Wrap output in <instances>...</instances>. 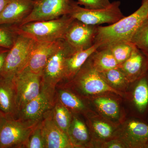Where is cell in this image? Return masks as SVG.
Segmentation results:
<instances>
[{
	"mask_svg": "<svg viewBox=\"0 0 148 148\" xmlns=\"http://www.w3.org/2000/svg\"><path fill=\"white\" fill-rule=\"evenodd\" d=\"M148 13V0H142L140 7L129 16L109 26H98L94 44L98 46V49H103L118 42L130 41L137 29L147 18Z\"/></svg>",
	"mask_w": 148,
	"mask_h": 148,
	"instance_id": "1",
	"label": "cell"
},
{
	"mask_svg": "<svg viewBox=\"0 0 148 148\" xmlns=\"http://www.w3.org/2000/svg\"><path fill=\"white\" fill-rule=\"evenodd\" d=\"M62 85L83 98L106 92L123 95L122 92L113 88L106 82L100 73L92 67L88 59L71 80Z\"/></svg>",
	"mask_w": 148,
	"mask_h": 148,
	"instance_id": "2",
	"label": "cell"
},
{
	"mask_svg": "<svg viewBox=\"0 0 148 148\" xmlns=\"http://www.w3.org/2000/svg\"><path fill=\"white\" fill-rule=\"evenodd\" d=\"M75 19L70 14L47 21H33L13 27L21 33L39 41L64 40L67 30Z\"/></svg>",
	"mask_w": 148,
	"mask_h": 148,
	"instance_id": "3",
	"label": "cell"
},
{
	"mask_svg": "<svg viewBox=\"0 0 148 148\" xmlns=\"http://www.w3.org/2000/svg\"><path fill=\"white\" fill-rule=\"evenodd\" d=\"M36 124L0 113V148H25Z\"/></svg>",
	"mask_w": 148,
	"mask_h": 148,
	"instance_id": "4",
	"label": "cell"
},
{
	"mask_svg": "<svg viewBox=\"0 0 148 148\" xmlns=\"http://www.w3.org/2000/svg\"><path fill=\"white\" fill-rule=\"evenodd\" d=\"M35 42L31 37L17 33L13 46L6 57L1 76L12 78L26 67Z\"/></svg>",
	"mask_w": 148,
	"mask_h": 148,
	"instance_id": "5",
	"label": "cell"
},
{
	"mask_svg": "<svg viewBox=\"0 0 148 148\" xmlns=\"http://www.w3.org/2000/svg\"><path fill=\"white\" fill-rule=\"evenodd\" d=\"M120 5L119 1H115L107 8L92 10L81 7L75 2L70 14L74 19L88 25L111 24L124 17L120 8Z\"/></svg>",
	"mask_w": 148,
	"mask_h": 148,
	"instance_id": "6",
	"label": "cell"
},
{
	"mask_svg": "<svg viewBox=\"0 0 148 148\" xmlns=\"http://www.w3.org/2000/svg\"><path fill=\"white\" fill-rule=\"evenodd\" d=\"M56 101V88L42 83L39 95L18 112L17 119L37 123L52 110Z\"/></svg>",
	"mask_w": 148,
	"mask_h": 148,
	"instance_id": "7",
	"label": "cell"
},
{
	"mask_svg": "<svg viewBox=\"0 0 148 148\" xmlns=\"http://www.w3.org/2000/svg\"><path fill=\"white\" fill-rule=\"evenodd\" d=\"M75 3L72 0H36L30 13L20 24L16 25L33 21L52 20L70 14Z\"/></svg>",
	"mask_w": 148,
	"mask_h": 148,
	"instance_id": "8",
	"label": "cell"
},
{
	"mask_svg": "<svg viewBox=\"0 0 148 148\" xmlns=\"http://www.w3.org/2000/svg\"><path fill=\"white\" fill-rule=\"evenodd\" d=\"M76 51L65 40H62L58 49L49 58L43 70L42 83L53 88L61 83L64 78L66 59Z\"/></svg>",
	"mask_w": 148,
	"mask_h": 148,
	"instance_id": "9",
	"label": "cell"
},
{
	"mask_svg": "<svg viewBox=\"0 0 148 148\" xmlns=\"http://www.w3.org/2000/svg\"><path fill=\"white\" fill-rule=\"evenodd\" d=\"M13 79L18 113L40 92L42 85L41 75L33 73L26 67L16 74Z\"/></svg>",
	"mask_w": 148,
	"mask_h": 148,
	"instance_id": "10",
	"label": "cell"
},
{
	"mask_svg": "<svg viewBox=\"0 0 148 148\" xmlns=\"http://www.w3.org/2000/svg\"><path fill=\"white\" fill-rule=\"evenodd\" d=\"M98 27L75 19L67 30L64 40L76 51L87 49L94 44Z\"/></svg>",
	"mask_w": 148,
	"mask_h": 148,
	"instance_id": "11",
	"label": "cell"
},
{
	"mask_svg": "<svg viewBox=\"0 0 148 148\" xmlns=\"http://www.w3.org/2000/svg\"><path fill=\"white\" fill-rule=\"evenodd\" d=\"M119 138L127 148H148V122L138 118L127 121Z\"/></svg>",
	"mask_w": 148,
	"mask_h": 148,
	"instance_id": "12",
	"label": "cell"
},
{
	"mask_svg": "<svg viewBox=\"0 0 148 148\" xmlns=\"http://www.w3.org/2000/svg\"><path fill=\"white\" fill-rule=\"evenodd\" d=\"M63 40L52 42L35 40L26 67L33 73L41 75L49 59L58 49Z\"/></svg>",
	"mask_w": 148,
	"mask_h": 148,
	"instance_id": "13",
	"label": "cell"
},
{
	"mask_svg": "<svg viewBox=\"0 0 148 148\" xmlns=\"http://www.w3.org/2000/svg\"><path fill=\"white\" fill-rule=\"evenodd\" d=\"M40 122L45 148H74L68 135L54 122L51 110L46 114Z\"/></svg>",
	"mask_w": 148,
	"mask_h": 148,
	"instance_id": "14",
	"label": "cell"
},
{
	"mask_svg": "<svg viewBox=\"0 0 148 148\" xmlns=\"http://www.w3.org/2000/svg\"><path fill=\"white\" fill-rule=\"evenodd\" d=\"M128 82H133L148 72V57L145 52L135 47L129 58L119 66Z\"/></svg>",
	"mask_w": 148,
	"mask_h": 148,
	"instance_id": "15",
	"label": "cell"
},
{
	"mask_svg": "<svg viewBox=\"0 0 148 148\" xmlns=\"http://www.w3.org/2000/svg\"><path fill=\"white\" fill-rule=\"evenodd\" d=\"M34 0H7L0 14V25H18L32 11Z\"/></svg>",
	"mask_w": 148,
	"mask_h": 148,
	"instance_id": "16",
	"label": "cell"
},
{
	"mask_svg": "<svg viewBox=\"0 0 148 148\" xmlns=\"http://www.w3.org/2000/svg\"><path fill=\"white\" fill-rule=\"evenodd\" d=\"M0 113L17 119L18 110L13 78L0 77Z\"/></svg>",
	"mask_w": 148,
	"mask_h": 148,
	"instance_id": "17",
	"label": "cell"
},
{
	"mask_svg": "<svg viewBox=\"0 0 148 148\" xmlns=\"http://www.w3.org/2000/svg\"><path fill=\"white\" fill-rule=\"evenodd\" d=\"M56 98L73 114H86L87 108L79 95L62 84L56 87Z\"/></svg>",
	"mask_w": 148,
	"mask_h": 148,
	"instance_id": "18",
	"label": "cell"
},
{
	"mask_svg": "<svg viewBox=\"0 0 148 148\" xmlns=\"http://www.w3.org/2000/svg\"><path fill=\"white\" fill-rule=\"evenodd\" d=\"M95 44L87 49L78 51L66 58L64 80H71L92 53L98 49Z\"/></svg>",
	"mask_w": 148,
	"mask_h": 148,
	"instance_id": "19",
	"label": "cell"
},
{
	"mask_svg": "<svg viewBox=\"0 0 148 148\" xmlns=\"http://www.w3.org/2000/svg\"><path fill=\"white\" fill-rule=\"evenodd\" d=\"M133 83L132 102L138 114L143 116L148 112V72Z\"/></svg>",
	"mask_w": 148,
	"mask_h": 148,
	"instance_id": "20",
	"label": "cell"
},
{
	"mask_svg": "<svg viewBox=\"0 0 148 148\" xmlns=\"http://www.w3.org/2000/svg\"><path fill=\"white\" fill-rule=\"evenodd\" d=\"M68 135L74 148L86 147L90 140V135L87 127L76 114H73Z\"/></svg>",
	"mask_w": 148,
	"mask_h": 148,
	"instance_id": "21",
	"label": "cell"
},
{
	"mask_svg": "<svg viewBox=\"0 0 148 148\" xmlns=\"http://www.w3.org/2000/svg\"><path fill=\"white\" fill-rule=\"evenodd\" d=\"M88 60L92 67L99 73L119 68V64L108 48L97 49Z\"/></svg>",
	"mask_w": 148,
	"mask_h": 148,
	"instance_id": "22",
	"label": "cell"
},
{
	"mask_svg": "<svg viewBox=\"0 0 148 148\" xmlns=\"http://www.w3.org/2000/svg\"><path fill=\"white\" fill-rule=\"evenodd\" d=\"M51 114L56 124L68 135L73 114L57 98L55 105L51 110Z\"/></svg>",
	"mask_w": 148,
	"mask_h": 148,
	"instance_id": "23",
	"label": "cell"
},
{
	"mask_svg": "<svg viewBox=\"0 0 148 148\" xmlns=\"http://www.w3.org/2000/svg\"><path fill=\"white\" fill-rule=\"evenodd\" d=\"M99 73L109 85L120 91L127 88L130 84L119 68Z\"/></svg>",
	"mask_w": 148,
	"mask_h": 148,
	"instance_id": "24",
	"label": "cell"
},
{
	"mask_svg": "<svg viewBox=\"0 0 148 148\" xmlns=\"http://www.w3.org/2000/svg\"><path fill=\"white\" fill-rule=\"evenodd\" d=\"M93 102L99 111L105 116L111 119H116L119 116V106L116 101L113 99L99 97L95 98Z\"/></svg>",
	"mask_w": 148,
	"mask_h": 148,
	"instance_id": "25",
	"label": "cell"
},
{
	"mask_svg": "<svg viewBox=\"0 0 148 148\" xmlns=\"http://www.w3.org/2000/svg\"><path fill=\"white\" fill-rule=\"evenodd\" d=\"M135 47L131 42L123 41L113 45L108 48L120 66L129 58Z\"/></svg>",
	"mask_w": 148,
	"mask_h": 148,
	"instance_id": "26",
	"label": "cell"
},
{
	"mask_svg": "<svg viewBox=\"0 0 148 148\" xmlns=\"http://www.w3.org/2000/svg\"><path fill=\"white\" fill-rule=\"evenodd\" d=\"M139 49L148 54V18L138 28L131 41Z\"/></svg>",
	"mask_w": 148,
	"mask_h": 148,
	"instance_id": "27",
	"label": "cell"
},
{
	"mask_svg": "<svg viewBox=\"0 0 148 148\" xmlns=\"http://www.w3.org/2000/svg\"><path fill=\"white\" fill-rule=\"evenodd\" d=\"M40 121L33 128L25 148H45Z\"/></svg>",
	"mask_w": 148,
	"mask_h": 148,
	"instance_id": "28",
	"label": "cell"
},
{
	"mask_svg": "<svg viewBox=\"0 0 148 148\" xmlns=\"http://www.w3.org/2000/svg\"><path fill=\"white\" fill-rule=\"evenodd\" d=\"M92 128L98 138L106 140L112 137L114 130L112 127L106 122L102 121H94L92 123Z\"/></svg>",
	"mask_w": 148,
	"mask_h": 148,
	"instance_id": "29",
	"label": "cell"
},
{
	"mask_svg": "<svg viewBox=\"0 0 148 148\" xmlns=\"http://www.w3.org/2000/svg\"><path fill=\"white\" fill-rule=\"evenodd\" d=\"M17 35L13 28L10 30L0 28V47L10 49L13 46Z\"/></svg>",
	"mask_w": 148,
	"mask_h": 148,
	"instance_id": "30",
	"label": "cell"
},
{
	"mask_svg": "<svg viewBox=\"0 0 148 148\" xmlns=\"http://www.w3.org/2000/svg\"><path fill=\"white\" fill-rule=\"evenodd\" d=\"M79 5L88 9H100L107 8L110 5V0H77Z\"/></svg>",
	"mask_w": 148,
	"mask_h": 148,
	"instance_id": "31",
	"label": "cell"
},
{
	"mask_svg": "<svg viewBox=\"0 0 148 148\" xmlns=\"http://www.w3.org/2000/svg\"><path fill=\"white\" fill-rule=\"evenodd\" d=\"M102 147L109 148H127L124 143L120 140H112L103 143Z\"/></svg>",
	"mask_w": 148,
	"mask_h": 148,
	"instance_id": "32",
	"label": "cell"
},
{
	"mask_svg": "<svg viewBox=\"0 0 148 148\" xmlns=\"http://www.w3.org/2000/svg\"><path fill=\"white\" fill-rule=\"evenodd\" d=\"M9 49L0 48V77H1L2 74L4 67L7 55Z\"/></svg>",
	"mask_w": 148,
	"mask_h": 148,
	"instance_id": "33",
	"label": "cell"
},
{
	"mask_svg": "<svg viewBox=\"0 0 148 148\" xmlns=\"http://www.w3.org/2000/svg\"><path fill=\"white\" fill-rule=\"evenodd\" d=\"M7 2V0H0V14L4 8Z\"/></svg>",
	"mask_w": 148,
	"mask_h": 148,
	"instance_id": "34",
	"label": "cell"
},
{
	"mask_svg": "<svg viewBox=\"0 0 148 148\" xmlns=\"http://www.w3.org/2000/svg\"><path fill=\"white\" fill-rule=\"evenodd\" d=\"M146 53V54H147V56H148V54H147V53Z\"/></svg>",
	"mask_w": 148,
	"mask_h": 148,
	"instance_id": "35",
	"label": "cell"
},
{
	"mask_svg": "<svg viewBox=\"0 0 148 148\" xmlns=\"http://www.w3.org/2000/svg\"><path fill=\"white\" fill-rule=\"evenodd\" d=\"M147 18H148V16H147Z\"/></svg>",
	"mask_w": 148,
	"mask_h": 148,
	"instance_id": "36",
	"label": "cell"
},
{
	"mask_svg": "<svg viewBox=\"0 0 148 148\" xmlns=\"http://www.w3.org/2000/svg\"><path fill=\"white\" fill-rule=\"evenodd\" d=\"M34 1H36V0H34Z\"/></svg>",
	"mask_w": 148,
	"mask_h": 148,
	"instance_id": "37",
	"label": "cell"
}]
</instances>
